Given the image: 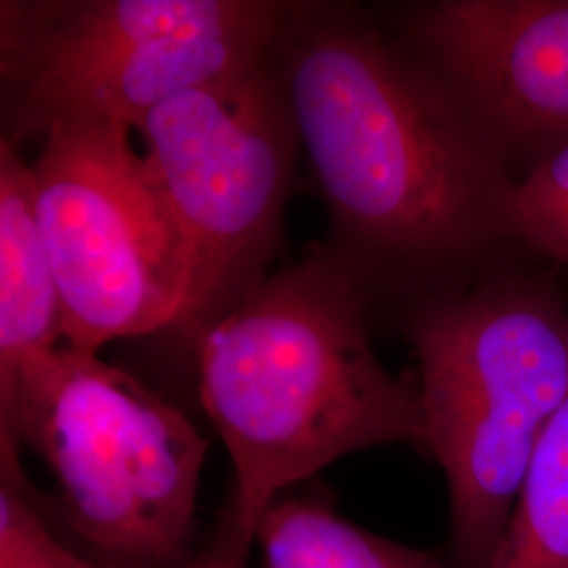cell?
Here are the masks:
<instances>
[{
  "instance_id": "1",
  "label": "cell",
  "mask_w": 568,
  "mask_h": 568,
  "mask_svg": "<svg viewBox=\"0 0 568 568\" xmlns=\"http://www.w3.org/2000/svg\"><path fill=\"white\" fill-rule=\"evenodd\" d=\"M328 213L326 253L400 312L504 265L516 180L386 26L295 0L274 42Z\"/></svg>"
},
{
  "instance_id": "2",
  "label": "cell",
  "mask_w": 568,
  "mask_h": 568,
  "mask_svg": "<svg viewBox=\"0 0 568 568\" xmlns=\"http://www.w3.org/2000/svg\"><path fill=\"white\" fill-rule=\"evenodd\" d=\"M377 305L325 246L255 284L196 339L201 403L236 471L232 506L257 527L284 490L345 455L426 450L417 384L371 344Z\"/></svg>"
},
{
  "instance_id": "3",
  "label": "cell",
  "mask_w": 568,
  "mask_h": 568,
  "mask_svg": "<svg viewBox=\"0 0 568 568\" xmlns=\"http://www.w3.org/2000/svg\"><path fill=\"white\" fill-rule=\"evenodd\" d=\"M426 450L448 488L455 568H487L532 455L568 398V302L506 265L403 310Z\"/></svg>"
},
{
  "instance_id": "4",
  "label": "cell",
  "mask_w": 568,
  "mask_h": 568,
  "mask_svg": "<svg viewBox=\"0 0 568 568\" xmlns=\"http://www.w3.org/2000/svg\"><path fill=\"white\" fill-rule=\"evenodd\" d=\"M0 434L32 448L84 554L105 568H185L206 440L180 408L93 352L28 356Z\"/></svg>"
},
{
  "instance_id": "5",
  "label": "cell",
  "mask_w": 568,
  "mask_h": 568,
  "mask_svg": "<svg viewBox=\"0 0 568 568\" xmlns=\"http://www.w3.org/2000/svg\"><path fill=\"white\" fill-rule=\"evenodd\" d=\"M135 131L187 251L173 328L196 344L264 281L283 244L302 140L274 49L156 105Z\"/></svg>"
},
{
  "instance_id": "6",
  "label": "cell",
  "mask_w": 568,
  "mask_h": 568,
  "mask_svg": "<svg viewBox=\"0 0 568 568\" xmlns=\"http://www.w3.org/2000/svg\"><path fill=\"white\" fill-rule=\"evenodd\" d=\"M131 126L60 122L32 164L37 220L63 307V344L108 342L173 328L190 265L180 225Z\"/></svg>"
},
{
  "instance_id": "7",
  "label": "cell",
  "mask_w": 568,
  "mask_h": 568,
  "mask_svg": "<svg viewBox=\"0 0 568 568\" xmlns=\"http://www.w3.org/2000/svg\"><path fill=\"white\" fill-rule=\"evenodd\" d=\"M518 182L568 143V0H429L386 26Z\"/></svg>"
},
{
  "instance_id": "8",
  "label": "cell",
  "mask_w": 568,
  "mask_h": 568,
  "mask_svg": "<svg viewBox=\"0 0 568 568\" xmlns=\"http://www.w3.org/2000/svg\"><path fill=\"white\" fill-rule=\"evenodd\" d=\"M63 344V307L42 243L32 164L0 138V405L28 356Z\"/></svg>"
},
{
  "instance_id": "9",
  "label": "cell",
  "mask_w": 568,
  "mask_h": 568,
  "mask_svg": "<svg viewBox=\"0 0 568 568\" xmlns=\"http://www.w3.org/2000/svg\"><path fill=\"white\" fill-rule=\"evenodd\" d=\"M265 568H450L426 549L408 548L358 527L318 497H278L255 527Z\"/></svg>"
},
{
  "instance_id": "10",
  "label": "cell",
  "mask_w": 568,
  "mask_h": 568,
  "mask_svg": "<svg viewBox=\"0 0 568 568\" xmlns=\"http://www.w3.org/2000/svg\"><path fill=\"white\" fill-rule=\"evenodd\" d=\"M487 568H568V398L532 455Z\"/></svg>"
},
{
  "instance_id": "11",
  "label": "cell",
  "mask_w": 568,
  "mask_h": 568,
  "mask_svg": "<svg viewBox=\"0 0 568 568\" xmlns=\"http://www.w3.org/2000/svg\"><path fill=\"white\" fill-rule=\"evenodd\" d=\"M21 445L0 434V568H105L63 546L21 466Z\"/></svg>"
},
{
  "instance_id": "12",
  "label": "cell",
  "mask_w": 568,
  "mask_h": 568,
  "mask_svg": "<svg viewBox=\"0 0 568 568\" xmlns=\"http://www.w3.org/2000/svg\"><path fill=\"white\" fill-rule=\"evenodd\" d=\"M516 243L568 272V143L516 183Z\"/></svg>"
},
{
  "instance_id": "13",
  "label": "cell",
  "mask_w": 568,
  "mask_h": 568,
  "mask_svg": "<svg viewBox=\"0 0 568 568\" xmlns=\"http://www.w3.org/2000/svg\"><path fill=\"white\" fill-rule=\"evenodd\" d=\"M253 544L255 527L246 523L243 514L230 504L211 539L194 554L185 568H246Z\"/></svg>"
}]
</instances>
